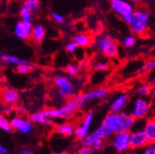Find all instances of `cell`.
<instances>
[{
    "label": "cell",
    "mask_w": 155,
    "mask_h": 154,
    "mask_svg": "<svg viewBox=\"0 0 155 154\" xmlns=\"http://www.w3.org/2000/svg\"><path fill=\"white\" fill-rule=\"evenodd\" d=\"M137 124L136 120L128 112L108 113L101 124L94 130L104 140H108L114 134L121 132H131Z\"/></svg>",
    "instance_id": "obj_1"
},
{
    "label": "cell",
    "mask_w": 155,
    "mask_h": 154,
    "mask_svg": "<svg viewBox=\"0 0 155 154\" xmlns=\"http://www.w3.org/2000/svg\"><path fill=\"white\" fill-rule=\"evenodd\" d=\"M80 110V106L75 99V96L69 98L61 106L45 109L48 117L51 119H63L65 121H69L72 119Z\"/></svg>",
    "instance_id": "obj_2"
},
{
    "label": "cell",
    "mask_w": 155,
    "mask_h": 154,
    "mask_svg": "<svg viewBox=\"0 0 155 154\" xmlns=\"http://www.w3.org/2000/svg\"><path fill=\"white\" fill-rule=\"evenodd\" d=\"M151 18V13L145 8L135 9L131 21L128 23L129 29L134 35L142 36L144 35L149 28V22Z\"/></svg>",
    "instance_id": "obj_3"
},
{
    "label": "cell",
    "mask_w": 155,
    "mask_h": 154,
    "mask_svg": "<svg viewBox=\"0 0 155 154\" xmlns=\"http://www.w3.org/2000/svg\"><path fill=\"white\" fill-rule=\"evenodd\" d=\"M94 47L107 58H115L119 54V44L108 34H100L94 40Z\"/></svg>",
    "instance_id": "obj_4"
},
{
    "label": "cell",
    "mask_w": 155,
    "mask_h": 154,
    "mask_svg": "<svg viewBox=\"0 0 155 154\" xmlns=\"http://www.w3.org/2000/svg\"><path fill=\"white\" fill-rule=\"evenodd\" d=\"M109 94V89L105 87H101V88H94L91 90H87L80 94H78L75 96V99L80 106V109L85 108L88 104L103 100L106 98Z\"/></svg>",
    "instance_id": "obj_5"
},
{
    "label": "cell",
    "mask_w": 155,
    "mask_h": 154,
    "mask_svg": "<svg viewBox=\"0 0 155 154\" xmlns=\"http://www.w3.org/2000/svg\"><path fill=\"white\" fill-rule=\"evenodd\" d=\"M150 107L151 101L149 98L138 96L130 103L128 113L137 121L145 120L150 113Z\"/></svg>",
    "instance_id": "obj_6"
},
{
    "label": "cell",
    "mask_w": 155,
    "mask_h": 154,
    "mask_svg": "<svg viewBox=\"0 0 155 154\" xmlns=\"http://www.w3.org/2000/svg\"><path fill=\"white\" fill-rule=\"evenodd\" d=\"M110 2L113 11L128 24L135 11L133 4L128 0H110Z\"/></svg>",
    "instance_id": "obj_7"
},
{
    "label": "cell",
    "mask_w": 155,
    "mask_h": 154,
    "mask_svg": "<svg viewBox=\"0 0 155 154\" xmlns=\"http://www.w3.org/2000/svg\"><path fill=\"white\" fill-rule=\"evenodd\" d=\"M110 146L116 154H123L131 149L130 132H121L113 135L110 139Z\"/></svg>",
    "instance_id": "obj_8"
},
{
    "label": "cell",
    "mask_w": 155,
    "mask_h": 154,
    "mask_svg": "<svg viewBox=\"0 0 155 154\" xmlns=\"http://www.w3.org/2000/svg\"><path fill=\"white\" fill-rule=\"evenodd\" d=\"M94 119V113L91 111L87 112L82 118L75 125V134L74 137L77 140L81 141L87 135L91 132V128Z\"/></svg>",
    "instance_id": "obj_9"
},
{
    "label": "cell",
    "mask_w": 155,
    "mask_h": 154,
    "mask_svg": "<svg viewBox=\"0 0 155 154\" xmlns=\"http://www.w3.org/2000/svg\"><path fill=\"white\" fill-rule=\"evenodd\" d=\"M53 82L56 89L67 92L70 98L76 96L77 88L74 86L73 82L71 81V78H69L67 74L58 73L54 75L53 78Z\"/></svg>",
    "instance_id": "obj_10"
},
{
    "label": "cell",
    "mask_w": 155,
    "mask_h": 154,
    "mask_svg": "<svg viewBox=\"0 0 155 154\" xmlns=\"http://www.w3.org/2000/svg\"><path fill=\"white\" fill-rule=\"evenodd\" d=\"M149 140L146 137V134L143 130V127L135 126L134 129L130 132V145L131 149L142 150L148 144Z\"/></svg>",
    "instance_id": "obj_11"
},
{
    "label": "cell",
    "mask_w": 155,
    "mask_h": 154,
    "mask_svg": "<svg viewBox=\"0 0 155 154\" xmlns=\"http://www.w3.org/2000/svg\"><path fill=\"white\" fill-rule=\"evenodd\" d=\"M104 141L105 140L101 139L93 130V131H91L81 141H80V144L81 147L91 148L94 151H101L105 147Z\"/></svg>",
    "instance_id": "obj_12"
},
{
    "label": "cell",
    "mask_w": 155,
    "mask_h": 154,
    "mask_svg": "<svg viewBox=\"0 0 155 154\" xmlns=\"http://www.w3.org/2000/svg\"><path fill=\"white\" fill-rule=\"evenodd\" d=\"M130 101L129 94L126 91H121L116 94L110 103V112L121 113L127 108Z\"/></svg>",
    "instance_id": "obj_13"
},
{
    "label": "cell",
    "mask_w": 155,
    "mask_h": 154,
    "mask_svg": "<svg viewBox=\"0 0 155 154\" xmlns=\"http://www.w3.org/2000/svg\"><path fill=\"white\" fill-rule=\"evenodd\" d=\"M11 126L14 130L21 133L23 135L30 134L33 129V124L29 120V118H25L22 115H18L10 120Z\"/></svg>",
    "instance_id": "obj_14"
},
{
    "label": "cell",
    "mask_w": 155,
    "mask_h": 154,
    "mask_svg": "<svg viewBox=\"0 0 155 154\" xmlns=\"http://www.w3.org/2000/svg\"><path fill=\"white\" fill-rule=\"evenodd\" d=\"M28 118L33 125L38 124V125H42V126H54V120L51 119L50 117H48V115L46 114L45 109L41 110V111H34V112L31 113L29 114Z\"/></svg>",
    "instance_id": "obj_15"
},
{
    "label": "cell",
    "mask_w": 155,
    "mask_h": 154,
    "mask_svg": "<svg viewBox=\"0 0 155 154\" xmlns=\"http://www.w3.org/2000/svg\"><path fill=\"white\" fill-rule=\"evenodd\" d=\"M0 98L6 105L16 104L19 100V93L13 88L5 87L0 91Z\"/></svg>",
    "instance_id": "obj_16"
},
{
    "label": "cell",
    "mask_w": 155,
    "mask_h": 154,
    "mask_svg": "<svg viewBox=\"0 0 155 154\" xmlns=\"http://www.w3.org/2000/svg\"><path fill=\"white\" fill-rule=\"evenodd\" d=\"M32 24L24 22L22 21L16 23L14 27V33L15 35L21 40H28L31 38L32 32Z\"/></svg>",
    "instance_id": "obj_17"
},
{
    "label": "cell",
    "mask_w": 155,
    "mask_h": 154,
    "mask_svg": "<svg viewBox=\"0 0 155 154\" xmlns=\"http://www.w3.org/2000/svg\"><path fill=\"white\" fill-rule=\"evenodd\" d=\"M54 131L62 137H72L75 134V124L70 121L57 123L54 126Z\"/></svg>",
    "instance_id": "obj_18"
},
{
    "label": "cell",
    "mask_w": 155,
    "mask_h": 154,
    "mask_svg": "<svg viewBox=\"0 0 155 154\" xmlns=\"http://www.w3.org/2000/svg\"><path fill=\"white\" fill-rule=\"evenodd\" d=\"M143 130L150 143H155V120L153 118L145 119L143 121Z\"/></svg>",
    "instance_id": "obj_19"
},
{
    "label": "cell",
    "mask_w": 155,
    "mask_h": 154,
    "mask_svg": "<svg viewBox=\"0 0 155 154\" xmlns=\"http://www.w3.org/2000/svg\"><path fill=\"white\" fill-rule=\"evenodd\" d=\"M73 41L78 44L80 47L81 48H88L92 44V38L90 34L80 32L75 34L73 37Z\"/></svg>",
    "instance_id": "obj_20"
},
{
    "label": "cell",
    "mask_w": 155,
    "mask_h": 154,
    "mask_svg": "<svg viewBox=\"0 0 155 154\" xmlns=\"http://www.w3.org/2000/svg\"><path fill=\"white\" fill-rule=\"evenodd\" d=\"M0 61L8 65H13L17 67L18 66L22 65L25 62V59H21L16 55L6 54V53H3L2 51H0Z\"/></svg>",
    "instance_id": "obj_21"
},
{
    "label": "cell",
    "mask_w": 155,
    "mask_h": 154,
    "mask_svg": "<svg viewBox=\"0 0 155 154\" xmlns=\"http://www.w3.org/2000/svg\"><path fill=\"white\" fill-rule=\"evenodd\" d=\"M45 37V29L43 25L37 24L32 27L31 38L32 40L36 43H41L44 41Z\"/></svg>",
    "instance_id": "obj_22"
},
{
    "label": "cell",
    "mask_w": 155,
    "mask_h": 154,
    "mask_svg": "<svg viewBox=\"0 0 155 154\" xmlns=\"http://www.w3.org/2000/svg\"><path fill=\"white\" fill-rule=\"evenodd\" d=\"M153 70H155V57H152V58L147 60L141 67H140L137 69L136 74L140 76V75L148 74Z\"/></svg>",
    "instance_id": "obj_23"
},
{
    "label": "cell",
    "mask_w": 155,
    "mask_h": 154,
    "mask_svg": "<svg viewBox=\"0 0 155 154\" xmlns=\"http://www.w3.org/2000/svg\"><path fill=\"white\" fill-rule=\"evenodd\" d=\"M81 71L82 70L80 67L79 64H76V63H69L65 67V74H67L71 79L78 77L81 73Z\"/></svg>",
    "instance_id": "obj_24"
},
{
    "label": "cell",
    "mask_w": 155,
    "mask_h": 154,
    "mask_svg": "<svg viewBox=\"0 0 155 154\" xmlns=\"http://www.w3.org/2000/svg\"><path fill=\"white\" fill-rule=\"evenodd\" d=\"M19 15H21V21L30 24L33 23V15L34 13L25 5H22L21 8V12H19Z\"/></svg>",
    "instance_id": "obj_25"
},
{
    "label": "cell",
    "mask_w": 155,
    "mask_h": 154,
    "mask_svg": "<svg viewBox=\"0 0 155 154\" xmlns=\"http://www.w3.org/2000/svg\"><path fill=\"white\" fill-rule=\"evenodd\" d=\"M152 87L149 83H141L137 88H136V92H137L138 96L140 97H150V94L151 92Z\"/></svg>",
    "instance_id": "obj_26"
},
{
    "label": "cell",
    "mask_w": 155,
    "mask_h": 154,
    "mask_svg": "<svg viewBox=\"0 0 155 154\" xmlns=\"http://www.w3.org/2000/svg\"><path fill=\"white\" fill-rule=\"evenodd\" d=\"M35 67H36V65L33 62L29 61V60H25V62L22 65L18 66L16 67V70L19 74H27L30 71H31L32 69H34Z\"/></svg>",
    "instance_id": "obj_27"
},
{
    "label": "cell",
    "mask_w": 155,
    "mask_h": 154,
    "mask_svg": "<svg viewBox=\"0 0 155 154\" xmlns=\"http://www.w3.org/2000/svg\"><path fill=\"white\" fill-rule=\"evenodd\" d=\"M0 129H2L8 133H10L13 130L10 120H8V117L3 113H0Z\"/></svg>",
    "instance_id": "obj_28"
},
{
    "label": "cell",
    "mask_w": 155,
    "mask_h": 154,
    "mask_svg": "<svg viewBox=\"0 0 155 154\" xmlns=\"http://www.w3.org/2000/svg\"><path fill=\"white\" fill-rule=\"evenodd\" d=\"M109 67H110V64L105 60H99L92 64V68L98 72L106 71L107 69H109Z\"/></svg>",
    "instance_id": "obj_29"
},
{
    "label": "cell",
    "mask_w": 155,
    "mask_h": 154,
    "mask_svg": "<svg viewBox=\"0 0 155 154\" xmlns=\"http://www.w3.org/2000/svg\"><path fill=\"white\" fill-rule=\"evenodd\" d=\"M23 5L28 7L34 14L37 13L41 8L40 0H25V2L23 3Z\"/></svg>",
    "instance_id": "obj_30"
},
{
    "label": "cell",
    "mask_w": 155,
    "mask_h": 154,
    "mask_svg": "<svg viewBox=\"0 0 155 154\" xmlns=\"http://www.w3.org/2000/svg\"><path fill=\"white\" fill-rule=\"evenodd\" d=\"M136 43H137V39H136V37L134 34H130V35H127L126 36L124 39H123V46L126 47V48H132L135 46Z\"/></svg>",
    "instance_id": "obj_31"
},
{
    "label": "cell",
    "mask_w": 155,
    "mask_h": 154,
    "mask_svg": "<svg viewBox=\"0 0 155 154\" xmlns=\"http://www.w3.org/2000/svg\"><path fill=\"white\" fill-rule=\"evenodd\" d=\"M79 47H80V46L78 45V44L75 43V42L72 40V41H70V42H68V43L66 44L65 49H66V52H67V53L73 54H75V53L77 52V50L79 49Z\"/></svg>",
    "instance_id": "obj_32"
},
{
    "label": "cell",
    "mask_w": 155,
    "mask_h": 154,
    "mask_svg": "<svg viewBox=\"0 0 155 154\" xmlns=\"http://www.w3.org/2000/svg\"><path fill=\"white\" fill-rule=\"evenodd\" d=\"M94 152L95 151L91 148L80 146L78 149H76V150L74 151L73 154H94Z\"/></svg>",
    "instance_id": "obj_33"
},
{
    "label": "cell",
    "mask_w": 155,
    "mask_h": 154,
    "mask_svg": "<svg viewBox=\"0 0 155 154\" xmlns=\"http://www.w3.org/2000/svg\"><path fill=\"white\" fill-rule=\"evenodd\" d=\"M140 154H155V143H149L142 150Z\"/></svg>",
    "instance_id": "obj_34"
},
{
    "label": "cell",
    "mask_w": 155,
    "mask_h": 154,
    "mask_svg": "<svg viewBox=\"0 0 155 154\" xmlns=\"http://www.w3.org/2000/svg\"><path fill=\"white\" fill-rule=\"evenodd\" d=\"M51 17L53 20L55 21V22H58V23H63L65 21V17L59 13L57 12H52L51 13Z\"/></svg>",
    "instance_id": "obj_35"
},
{
    "label": "cell",
    "mask_w": 155,
    "mask_h": 154,
    "mask_svg": "<svg viewBox=\"0 0 155 154\" xmlns=\"http://www.w3.org/2000/svg\"><path fill=\"white\" fill-rule=\"evenodd\" d=\"M78 64H79L80 67H81V70L83 71L84 69H86V68L88 67V66H89V61H88L87 59H81Z\"/></svg>",
    "instance_id": "obj_36"
},
{
    "label": "cell",
    "mask_w": 155,
    "mask_h": 154,
    "mask_svg": "<svg viewBox=\"0 0 155 154\" xmlns=\"http://www.w3.org/2000/svg\"><path fill=\"white\" fill-rule=\"evenodd\" d=\"M0 154H10L9 150L1 143H0Z\"/></svg>",
    "instance_id": "obj_37"
},
{
    "label": "cell",
    "mask_w": 155,
    "mask_h": 154,
    "mask_svg": "<svg viewBox=\"0 0 155 154\" xmlns=\"http://www.w3.org/2000/svg\"><path fill=\"white\" fill-rule=\"evenodd\" d=\"M17 154H34L30 149H21V150H18Z\"/></svg>",
    "instance_id": "obj_38"
},
{
    "label": "cell",
    "mask_w": 155,
    "mask_h": 154,
    "mask_svg": "<svg viewBox=\"0 0 155 154\" xmlns=\"http://www.w3.org/2000/svg\"><path fill=\"white\" fill-rule=\"evenodd\" d=\"M27 112H28V110H27V108H26L24 105H21V106L18 107V113H19L25 114Z\"/></svg>",
    "instance_id": "obj_39"
},
{
    "label": "cell",
    "mask_w": 155,
    "mask_h": 154,
    "mask_svg": "<svg viewBox=\"0 0 155 154\" xmlns=\"http://www.w3.org/2000/svg\"><path fill=\"white\" fill-rule=\"evenodd\" d=\"M150 100L152 101V102H155V87L154 86L152 87L151 92L150 94Z\"/></svg>",
    "instance_id": "obj_40"
},
{
    "label": "cell",
    "mask_w": 155,
    "mask_h": 154,
    "mask_svg": "<svg viewBox=\"0 0 155 154\" xmlns=\"http://www.w3.org/2000/svg\"><path fill=\"white\" fill-rule=\"evenodd\" d=\"M51 154H73L71 151L69 150H61V151H55V152H52Z\"/></svg>",
    "instance_id": "obj_41"
},
{
    "label": "cell",
    "mask_w": 155,
    "mask_h": 154,
    "mask_svg": "<svg viewBox=\"0 0 155 154\" xmlns=\"http://www.w3.org/2000/svg\"><path fill=\"white\" fill-rule=\"evenodd\" d=\"M3 111H4V113H11V112H12V108H11V106H10V105H6V106H4V107H3Z\"/></svg>",
    "instance_id": "obj_42"
},
{
    "label": "cell",
    "mask_w": 155,
    "mask_h": 154,
    "mask_svg": "<svg viewBox=\"0 0 155 154\" xmlns=\"http://www.w3.org/2000/svg\"><path fill=\"white\" fill-rule=\"evenodd\" d=\"M123 154H140V151L135 150V149H129L128 151H127V152H125Z\"/></svg>",
    "instance_id": "obj_43"
},
{
    "label": "cell",
    "mask_w": 155,
    "mask_h": 154,
    "mask_svg": "<svg viewBox=\"0 0 155 154\" xmlns=\"http://www.w3.org/2000/svg\"><path fill=\"white\" fill-rule=\"evenodd\" d=\"M129 2H131L132 4H138V3H140L141 0H128Z\"/></svg>",
    "instance_id": "obj_44"
},
{
    "label": "cell",
    "mask_w": 155,
    "mask_h": 154,
    "mask_svg": "<svg viewBox=\"0 0 155 154\" xmlns=\"http://www.w3.org/2000/svg\"><path fill=\"white\" fill-rule=\"evenodd\" d=\"M151 118H153V119L155 120V112H154V113H152V116H151Z\"/></svg>",
    "instance_id": "obj_45"
},
{
    "label": "cell",
    "mask_w": 155,
    "mask_h": 154,
    "mask_svg": "<svg viewBox=\"0 0 155 154\" xmlns=\"http://www.w3.org/2000/svg\"><path fill=\"white\" fill-rule=\"evenodd\" d=\"M3 88H2V83L1 82H0V91H1V90H2Z\"/></svg>",
    "instance_id": "obj_46"
},
{
    "label": "cell",
    "mask_w": 155,
    "mask_h": 154,
    "mask_svg": "<svg viewBox=\"0 0 155 154\" xmlns=\"http://www.w3.org/2000/svg\"><path fill=\"white\" fill-rule=\"evenodd\" d=\"M153 86H154V87H155V79H154V80H153Z\"/></svg>",
    "instance_id": "obj_47"
}]
</instances>
